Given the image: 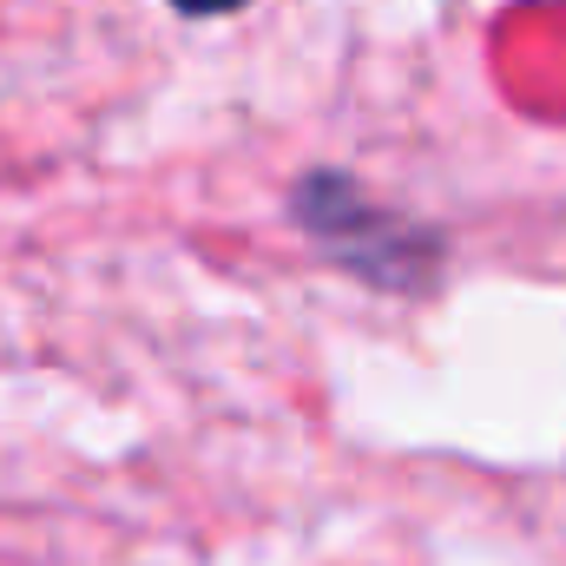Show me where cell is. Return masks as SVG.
Wrapping results in <instances>:
<instances>
[{
    "mask_svg": "<svg viewBox=\"0 0 566 566\" xmlns=\"http://www.w3.org/2000/svg\"><path fill=\"white\" fill-rule=\"evenodd\" d=\"M296 218H303V231H316L343 264L369 271L376 283L409 290V283L428 271V238L422 231H409L402 218H389L382 205H369L349 178H329V171L303 178V185H296Z\"/></svg>",
    "mask_w": 566,
    "mask_h": 566,
    "instance_id": "1",
    "label": "cell"
},
{
    "mask_svg": "<svg viewBox=\"0 0 566 566\" xmlns=\"http://www.w3.org/2000/svg\"><path fill=\"white\" fill-rule=\"evenodd\" d=\"M178 13H231V7H244V0H171Z\"/></svg>",
    "mask_w": 566,
    "mask_h": 566,
    "instance_id": "2",
    "label": "cell"
}]
</instances>
